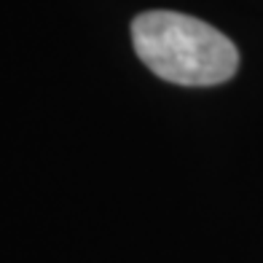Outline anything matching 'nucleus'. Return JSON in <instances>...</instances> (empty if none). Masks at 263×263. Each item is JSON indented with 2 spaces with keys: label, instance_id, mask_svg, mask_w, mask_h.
Returning a JSON list of instances; mask_svg holds the SVG:
<instances>
[{
  "label": "nucleus",
  "instance_id": "1",
  "mask_svg": "<svg viewBox=\"0 0 263 263\" xmlns=\"http://www.w3.org/2000/svg\"><path fill=\"white\" fill-rule=\"evenodd\" d=\"M132 43L151 73L177 86H215L239 67L236 46L212 25L177 11H145L132 22Z\"/></svg>",
  "mask_w": 263,
  "mask_h": 263
}]
</instances>
